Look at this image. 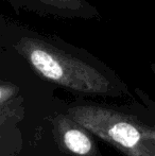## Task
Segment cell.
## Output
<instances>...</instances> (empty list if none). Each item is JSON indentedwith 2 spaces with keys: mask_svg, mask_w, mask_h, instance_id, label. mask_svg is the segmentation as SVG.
<instances>
[{
  "mask_svg": "<svg viewBox=\"0 0 155 156\" xmlns=\"http://www.w3.org/2000/svg\"><path fill=\"white\" fill-rule=\"evenodd\" d=\"M0 99H1V91H0Z\"/></svg>",
  "mask_w": 155,
  "mask_h": 156,
  "instance_id": "4",
  "label": "cell"
},
{
  "mask_svg": "<svg viewBox=\"0 0 155 156\" xmlns=\"http://www.w3.org/2000/svg\"><path fill=\"white\" fill-rule=\"evenodd\" d=\"M23 51L39 73L53 82L85 91L108 89L110 83L102 74L52 48L32 41L26 44Z\"/></svg>",
  "mask_w": 155,
  "mask_h": 156,
  "instance_id": "1",
  "label": "cell"
},
{
  "mask_svg": "<svg viewBox=\"0 0 155 156\" xmlns=\"http://www.w3.org/2000/svg\"><path fill=\"white\" fill-rule=\"evenodd\" d=\"M64 141L69 150L80 155L87 154L91 149V142L89 138L82 132L77 129H70L66 132L64 136Z\"/></svg>",
  "mask_w": 155,
  "mask_h": 156,
  "instance_id": "2",
  "label": "cell"
},
{
  "mask_svg": "<svg viewBox=\"0 0 155 156\" xmlns=\"http://www.w3.org/2000/svg\"><path fill=\"white\" fill-rule=\"evenodd\" d=\"M153 133H154V142H155V131H153Z\"/></svg>",
  "mask_w": 155,
  "mask_h": 156,
  "instance_id": "3",
  "label": "cell"
}]
</instances>
